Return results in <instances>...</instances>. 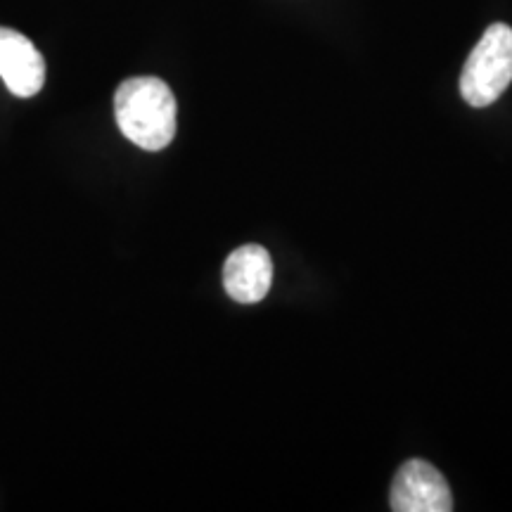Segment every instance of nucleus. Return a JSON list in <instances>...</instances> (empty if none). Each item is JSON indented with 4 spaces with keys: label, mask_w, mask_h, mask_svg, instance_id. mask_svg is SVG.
<instances>
[{
    "label": "nucleus",
    "mask_w": 512,
    "mask_h": 512,
    "mask_svg": "<svg viewBox=\"0 0 512 512\" xmlns=\"http://www.w3.org/2000/svg\"><path fill=\"white\" fill-rule=\"evenodd\" d=\"M176 98L157 76H133L114 93L119 131L143 150H164L176 136Z\"/></svg>",
    "instance_id": "f257e3e1"
},
{
    "label": "nucleus",
    "mask_w": 512,
    "mask_h": 512,
    "mask_svg": "<svg viewBox=\"0 0 512 512\" xmlns=\"http://www.w3.org/2000/svg\"><path fill=\"white\" fill-rule=\"evenodd\" d=\"M512 81V29L491 24L467 57L460 74V95L467 105L489 107Z\"/></svg>",
    "instance_id": "f03ea898"
},
{
    "label": "nucleus",
    "mask_w": 512,
    "mask_h": 512,
    "mask_svg": "<svg viewBox=\"0 0 512 512\" xmlns=\"http://www.w3.org/2000/svg\"><path fill=\"white\" fill-rule=\"evenodd\" d=\"M389 505L394 512H451L453 496L437 467L427 460H408L396 472Z\"/></svg>",
    "instance_id": "7ed1b4c3"
},
{
    "label": "nucleus",
    "mask_w": 512,
    "mask_h": 512,
    "mask_svg": "<svg viewBox=\"0 0 512 512\" xmlns=\"http://www.w3.org/2000/svg\"><path fill=\"white\" fill-rule=\"evenodd\" d=\"M0 79L17 98H34L46 83V60L27 36L0 27Z\"/></svg>",
    "instance_id": "20e7f679"
},
{
    "label": "nucleus",
    "mask_w": 512,
    "mask_h": 512,
    "mask_svg": "<svg viewBox=\"0 0 512 512\" xmlns=\"http://www.w3.org/2000/svg\"><path fill=\"white\" fill-rule=\"evenodd\" d=\"M273 261L261 245H242L223 266V287L240 304H256L271 292Z\"/></svg>",
    "instance_id": "39448f33"
}]
</instances>
